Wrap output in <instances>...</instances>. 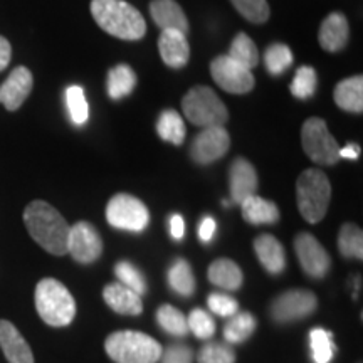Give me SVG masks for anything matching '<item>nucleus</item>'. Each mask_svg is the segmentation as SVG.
<instances>
[{
	"label": "nucleus",
	"mask_w": 363,
	"mask_h": 363,
	"mask_svg": "<svg viewBox=\"0 0 363 363\" xmlns=\"http://www.w3.org/2000/svg\"><path fill=\"white\" fill-rule=\"evenodd\" d=\"M11 57H12L11 44H9V40L6 38H2V35H0V72H2L9 66Z\"/></svg>",
	"instance_id": "44"
},
{
	"label": "nucleus",
	"mask_w": 363,
	"mask_h": 363,
	"mask_svg": "<svg viewBox=\"0 0 363 363\" xmlns=\"http://www.w3.org/2000/svg\"><path fill=\"white\" fill-rule=\"evenodd\" d=\"M108 94L111 99L130 96L136 86V74L128 65H118L108 72Z\"/></svg>",
	"instance_id": "26"
},
{
	"label": "nucleus",
	"mask_w": 363,
	"mask_h": 363,
	"mask_svg": "<svg viewBox=\"0 0 363 363\" xmlns=\"http://www.w3.org/2000/svg\"><path fill=\"white\" fill-rule=\"evenodd\" d=\"M33 72L26 66L16 67L0 86V103L9 111H17L33 91Z\"/></svg>",
	"instance_id": "14"
},
{
	"label": "nucleus",
	"mask_w": 363,
	"mask_h": 363,
	"mask_svg": "<svg viewBox=\"0 0 363 363\" xmlns=\"http://www.w3.org/2000/svg\"><path fill=\"white\" fill-rule=\"evenodd\" d=\"M106 220L115 229L142 233L150 224V212L140 199L130 194H116L106 206Z\"/></svg>",
	"instance_id": "8"
},
{
	"label": "nucleus",
	"mask_w": 363,
	"mask_h": 363,
	"mask_svg": "<svg viewBox=\"0 0 363 363\" xmlns=\"http://www.w3.org/2000/svg\"><path fill=\"white\" fill-rule=\"evenodd\" d=\"M318 84V76L316 71L311 66H301L294 74L289 86V91L294 98L298 99H310L316 91Z\"/></svg>",
	"instance_id": "35"
},
{
	"label": "nucleus",
	"mask_w": 363,
	"mask_h": 363,
	"mask_svg": "<svg viewBox=\"0 0 363 363\" xmlns=\"http://www.w3.org/2000/svg\"><path fill=\"white\" fill-rule=\"evenodd\" d=\"M257 185H259V180H257V172L252 163L242 157L235 158L229 170V187L233 202L240 203L251 195H256Z\"/></svg>",
	"instance_id": "15"
},
{
	"label": "nucleus",
	"mask_w": 363,
	"mask_h": 363,
	"mask_svg": "<svg viewBox=\"0 0 363 363\" xmlns=\"http://www.w3.org/2000/svg\"><path fill=\"white\" fill-rule=\"evenodd\" d=\"M182 111L190 123L201 128L224 126L229 120L225 104L214 89L207 86H195L182 99Z\"/></svg>",
	"instance_id": "6"
},
{
	"label": "nucleus",
	"mask_w": 363,
	"mask_h": 363,
	"mask_svg": "<svg viewBox=\"0 0 363 363\" xmlns=\"http://www.w3.org/2000/svg\"><path fill=\"white\" fill-rule=\"evenodd\" d=\"M150 13H152V19L155 21V24L162 30L174 29L187 35L189 21L175 0H153L150 4Z\"/></svg>",
	"instance_id": "21"
},
{
	"label": "nucleus",
	"mask_w": 363,
	"mask_h": 363,
	"mask_svg": "<svg viewBox=\"0 0 363 363\" xmlns=\"http://www.w3.org/2000/svg\"><path fill=\"white\" fill-rule=\"evenodd\" d=\"M67 252L79 264H93L103 252V239L98 229L89 222H76L69 229Z\"/></svg>",
	"instance_id": "11"
},
{
	"label": "nucleus",
	"mask_w": 363,
	"mask_h": 363,
	"mask_svg": "<svg viewBox=\"0 0 363 363\" xmlns=\"http://www.w3.org/2000/svg\"><path fill=\"white\" fill-rule=\"evenodd\" d=\"M348 21L343 13L333 12L323 21L320 27V45L328 52H338L348 43Z\"/></svg>",
	"instance_id": "20"
},
{
	"label": "nucleus",
	"mask_w": 363,
	"mask_h": 363,
	"mask_svg": "<svg viewBox=\"0 0 363 363\" xmlns=\"http://www.w3.org/2000/svg\"><path fill=\"white\" fill-rule=\"evenodd\" d=\"M0 348L9 363H34L29 343L16 328V325L7 320H0Z\"/></svg>",
	"instance_id": "17"
},
{
	"label": "nucleus",
	"mask_w": 363,
	"mask_h": 363,
	"mask_svg": "<svg viewBox=\"0 0 363 363\" xmlns=\"http://www.w3.org/2000/svg\"><path fill=\"white\" fill-rule=\"evenodd\" d=\"M294 251L303 271L313 279H323L330 272L331 259L326 249L315 235L301 233L294 238Z\"/></svg>",
	"instance_id": "12"
},
{
	"label": "nucleus",
	"mask_w": 363,
	"mask_h": 363,
	"mask_svg": "<svg viewBox=\"0 0 363 363\" xmlns=\"http://www.w3.org/2000/svg\"><path fill=\"white\" fill-rule=\"evenodd\" d=\"M66 104L72 123L81 126L88 121L89 106L84 98V89L81 86H69L66 89Z\"/></svg>",
	"instance_id": "34"
},
{
	"label": "nucleus",
	"mask_w": 363,
	"mask_h": 363,
	"mask_svg": "<svg viewBox=\"0 0 363 363\" xmlns=\"http://www.w3.org/2000/svg\"><path fill=\"white\" fill-rule=\"evenodd\" d=\"M254 251L262 267L269 274H281L286 269V251L279 239L271 234H261L254 240Z\"/></svg>",
	"instance_id": "19"
},
{
	"label": "nucleus",
	"mask_w": 363,
	"mask_h": 363,
	"mask_svg": "<svg viewBox=\"0 0 363 363\" xmlns=\"http://www.w3.org/2000/svg\"><path fill=\"white\" fill-rule=\"evenodd\" d=\"M157 131L162 140L170 142L174 145H182L185 140V123L182 116L175 110H165L158 116L157 121Z\"/></svg>",
	"instance_id": "30"
},
{
	"label": "nucleus",
	"mask_w": 363,
	"mask_h": 363,
	"mask_svg": "<svg viewBox=\"0 0 363 363\" xmlns=\"http://www.w3.org/2000/svg\"><path fill=\"white\" fill-rule=\"evenodd\" d=\"M211 74L216 84L230 94H246L254 88L251 69L235 62L227 54L211 62Z\"/></svg>",
	"instance_id": "10"
},
{
	"label": "nucleus",
	"mask_w": 363,
	"mask_h": 363,
	"mask_svg": "<svg viewBox=\"0 0 363 363\" xmlns=\"http://www.w3.org/2000/svg\"><path fill=\"white\" fill-rule=\"evenodd\" d=\"M187 325L189 330L192 331L195 337L201 340H208L211 337H214L216 333L214 320H212V316L208 315L206 310H202V308H194V310L190 311Z\"/></svg>",
	"instance_id": "38"
},
{
	"label": "nucleus",
	"mask_w": 363,
	"mask_h": 363,
	"mask_svg": "<svg viewBox=\"0 0 363 363\" xmlns=\"http://www.w3.org/2000/svg\"><path fill=\"white\" fill-rule=\"evenodd\" d=\"M115 274L121 284H125L126 288L133 289V291L138 293L140 296H143V294L147 293V279H145L143 272L136 266L131 264V262L128 261L116 262Z\"/></svg>",
	"instance_id": "36"
},
{
	"label": "nucleus",
	"mask_w": 363,
	"mask_h": 363,
	"mask_svg": "<svg viewBox=\"0 0 363 363\" xmlns=\"http://www.w3.org/2000/svg\"><path fill=\"white\" fill-rule=\"evenodd\" d=\"M303 150L318 165H335L340 160V145L330 133L328 126L321 118H308L301 128Z\"/></svg>",
	"instance_id": "7"
},
{
	"label": "nucleus",
	"mask_w": 363,
	"mask_h": 363,
	"mask_svg": "<svg viewBox=\"0 0 363 363\" xmlns=\"http://www.w3.org/2000/svg\"><path fill=\"white\" fill-rule=\"evenodd\" d=\"M158 51H160L162 61L174 69L184 67L190 59V45L185 34L180 30H162L160 38H158Z\"/></svg>",
	"instance_id": "16"
},
{
	"label": "nucleus",
	"mask_w": 363,
	"mask_h": 363,
	"mask_svg": "<svg viewBox=\"0 0 363 363\" xmlns=\"http://www.w3.org/2000/svg\"><path fill=\"white\" fill-rule=\"evenodd\" d=\"M227 56L234 59L235 62H239V65H242L244 67H247V69H254V67L259 65V51H257V45L244 33H239L235 35Z\"/></svg>",
	"instance_id": "28"
},
{
	"label": "nucleus",
	"mask_w": 363,
	"mask_h": 363,
	"mask_svg": "<svg viewBox=\"0 0 363 363\" xmlns=\"http://www.w3.org/2000/svg\"><path fill=\"white\" fill-rule=\"evenodd\" d=\"M108 357L115 363H157L162 357V345L142 331H115L104 342Z\"/></svg>",
	"instance_id": "4"
},
{
	"label": "nucleus",
	"mask_w": 363,
	"mask_h": 363,
	"mask_svg": "<svg viewBox=\"0 0 363 363\" xmlns=\"http://www.w3.org/2000/svg\"><path fill=\"white\" fill-rule=\"evenodd\" d=\"M197 363H235V353L224 343H207L197 353Z\"/></svg>",
	"instance_id": "39"
},
{
	"label": "nucleus",
	"mask_w": 363,
	"mask_h": 363,
	"mask_svg": "<svg viewBox=\"0 0 363 363\" xmlns=\"http://www.w3.org/2000/svg\"><path fill=\"white\" fill-rule=\"evenodd\" d=\"M318 299L315 293L308 289H291L279 294L271 303V318L276 323H291L303 320L316 311Z\"/></svg>",
	"instance_id": "9"
},
{
	"label": "nucleus",
	"mask_w": 363,
	"mask_h": 363,
	"mask_svg": "<svg viewBox=\"0 0 363 363\" xmlns=\"http://www.w3.org/2000/svg\"><path fill=\"white\" fill-rule=\"evenodd\" d=\"M103 298L106 305L115 313H120V315L138 316L143 311L142 296L121 283H111L104 286Z\"/></svg>",
	"instance_id": "18"
},
{
	"label": "nucleus",
	"mask_w": 363,
	"mask_h": 363,
	"mask_svg": "<svg viewBox=\"0 0 363 363\" xmlns=\"http://www.w3.org/2000/svg\"><path fill=\"white\" fill-rule=\"evenodd\" d=\"M244 19L252 22V24H264L269 19V4L267 0H230Z\"/></svg>",
	"instance_id": "37"
},
{
	"label": "nucleus",
	"mask_w": 363,
	"mask_h": 363,
	"mask_svg": "<svg viewBox=\"0 0 363 363\" xmlns=\"http://www.w3.org/2000/svg\"><path fill=\"white\" fill-rule=\"evenodd\" d=\"M229 148L230 136L224 126H211L195 136L190 147V157L199 165H208L220 160L229 152Z\"/></svg>",
	"instance_id": "13"
},
{
	"label": "nucleus",
	"mask_w": 363,
	"mask_h": 363,
	"mask_svg": "<svg viewBox=\"0 0 363 363\" xmlns=\"http://www.w3.org/2000/svg\"><path fill=\"white\" fill-rule=\"evenodd\" d=\"M91 13L104 33L123 40H138L147 34L142 12L125 0H91Z\"/></svg>",
	"instance_id": "2"
},
{
	"label": "nucleus",
	"mask_w": 363,
	"mask_h": 363,
	"mask_svg": "<svg viewBox=\"0 0 363 363\" xmlns=\"http://www.w3.org/2000/svg\"><path fill=\"white\" fill-rule=\"evenodd\" d=\"M338 251L348 259H363V233L355 224H343L338 233Z\"/></svg>",
	"instance_id": "29"
},
{
	"label": "nucleus",
	"mask_w": 363,
	"mask_h": 363,
	"mask_svg": "<svg viewBox=\"0 0 363 363\" xmlns=\"http://www.w3.org/2000/svg\"><path fill=\"white\" fill-rule=\"evenodd\" d=\"M157 323L163 331L174 337H185L189 333L187 318L175 306L162 305L157 310Z\"/></svg>",
	"instance_id": "31"
},
{
	"label": "nucleus",
	"mask_w": 363,
	"mask_h": 363,
	"mask_svg": "<svg viewBox=\"0 0 363 363\" xmlns=\"http://www.w3.org/2000/svg\"><path fill=\"white\" fill-rule=\"evenodd\" d=\"M170 235L175 240L184 239L185 235V220L180 214H174L170 217Z\"/></svg>",
	"instance_id": "43"
},
{
	"label": "nucleus",
	"mask_w": 363,
	"mask_h": 363,
	"mask_svg": "<svg viewBox=\"0 0 363 363\" xmlns=\"http://www.w3.org/2000/svg\"><path fill=\"white\" fill-rule=\"evenodd\" d=\"M244 220L252 225H269L279 220V208L274 202L267 199L251 195L246 201L240 202Z\"/></svg>",
	"instance_id": "22"
},
{
	"label": "nucleus",
	"mask_w": 363,
	"mask_h": 363,
	"mask_svg": "<svg viewBox=\"0 0 363 363\" xmlns=\"http://www.w3.org/2000/svg\"><path fill=\"white\" fill-rule=\"evenodd\" d=\"M207 305H208V310L212 313H216V315L224 316V318L234 316L239 310V303L235 301L234 298L227 296V294H222V293L208 294Z\"/></svg>",
	"instance_id": "40"
},
{
	"label": "nucleus",
	"mask_w": 363,
	"mask_h": 363,
	"mask_svg": "<svg viewBox=\"0 0 363 363\" xmlns=\"http://www.w3.org/2000/svg\"><path fill=\"white\" fill-rule=\"evenodd\" d=\"M266 69L272 76L283 74L293 65V52L286 44H271L264 52Z\"/></svg>",
	"instance_id": "33"
},
{
	"label": "nucleus",
	"mask_w": 363,
	"mask_h": 363,
	"mask_svg": "<svg viewBox=\"0 0 363 363\" xmlns=\"http://www.w3.org/2000/svg\"><path fill=\"white\" fill-rule=\"evenodd\" d=\"M24 224L27 233L44 251L52 256L67 254V239L71 225L65 217L44 201H33L24 211Z\"/></svg>",
	"instance_id": "1"
},
{
	"label": "nucleus",
	"mask_w": 363,
	"mask_h": 363,
	"mask_svg": "<svg viewBox=\"0 0 363 363\" xmlns=\"http://www.w3.org/2000/svg\"><path fill=\"white\" fill-rule=\"evenodd\" d=\"M162 363H194V352L187 345H170L162 352Z\"/></svg>",
	"instance_id": "41"
},
{
	"label": "nucleus",
	"mask_w": 363,
	"mask_h": 363,
	"mask_svg": "<svg viewBox=\"0 0 363 363\" xmlns=\"http://www.w3.org/2000/svg\"><path fill=\"white\" fill-rule=\"evenodd\" d=\"M335 103L338 108L348 113L363 111V78L352 76V78L340 81L333 93Z\"/></svg>",
	"instance_id": "24"
},
{
	"label": "nucleus",
	"mask_w": 363,
	"mask_h": 363,
	"mask_svg": "<svg viewBox=\"0 0 363 363\" xmlns=\"http://www.w3.org/2000/svg\"><path fill=\"white\" fill-rule=\"evenodd\" d=\"M338 155L340 158H347V160H357V158L360 157V147L355 143H348L347 147H340Z\"/></svg>",
	"instance_id": "45"
},
{
	"label": "nucleus",
	"mask_w": 363,
	"mask_h": 363,
	"mask_svg": "<svg viewBox=\"0 0 363 363\" xmlns=\"http://www.w3.org/2000/svg\"><path fill=\"white\" fill-rule=\"evenodd\" d=\"M167 281H169L172 291L180 294V296H192L195 291V278L192 267H190L187 261L182 259V257H177L170 264L169 272H167Z\"/></svg>",
	"instance_id": "25"
},
{
	"label": "nucleus",
	"mask_w": 363,
	"mask_h": 363,
	"mask_svg": "<svg viewBox=\"0 0 363 363\" xmlns=\"http://www.w3.org/2000/svg\"><path fill=\"white\" fill-rule=\"evenodd\" d=\"M331 201V184L325 172L308 169L298 177L296 202L303 219L318 224L325 219Z\"/></svg>",
	"instance_id": "5"
},
{
	"label": "nucleus",
	"mask_w": 363,
	"mask_h": 363,
	"mask_svg": "<svg viewBox=\"0 0 363 363\" xmlns=\"http://www.w3.org/2000/svg\"><path fill=\"white\" fill-rule=\"evenodd\" d=\"M257 321L251 313L247 311H238L234 316H230V320L227 321L224 326V338L227 343H242L251 337L256 330Z\"/></svg>",
	"instance_id": "27"
},
{
	"label": "nucleus",
	"mask_w": 363,
	"mask_h": 363,
	"mask_svg": "<svg viewBox=\"0 0 363 363\" xmlns=\"http://www.w3.org/2000/svg\"><path fill=\"white\" fill-rule=\"evenodd\" d=\"M310 348L315 363H330L333 360L335 350H337L333 343V335L323 328L311 330Z\"/></svg>",
	"instance_id": "32"
},
{
	"label": "nucleus",
	"mask_w": 363,
	"mask_h": 363,
	"mask_svg": "<svg viewBox=\"0 0 363 363\" xmlns=\"http://www.w3.org/2000/svg\"><path fill=\"white\" fill-rule=\"evenodd\" d=\"M217 229V224L214 220V217L206 216L199 224V238H201L202 242H211L212 238H214Z\"/></svg>",
	"instance_id": "42"
},
{
	"label": "nucleus",
	"mask_w": 363,
	"mask_h": 363,
	"mask_svg": "<svg viewBox=\"0 0 363 363\" xmlns=\"http://www.w3.org/2000/svg\"><path fill=\"white\" fill-rule=\"evenodd\" d=\"M207 278L212 284L219 286L222 289H227V291H238V289L242 286L244 274L240 271V267L235 264L233 259H216L208 266Z\"/></svg>",
	"instance_id": "23"
},
{
	"label": "nucleus",
	"mask_w": 363,
	"mask_h": 363,
	"mask_svg": "<svg viewBox=\"0 0 363 363\" xmlns=\"http://www.w3.org/2000/svg\"><path fill=\"white\" fill-rule=\"evenodd\" d=\"M35 310H38L40 320L45 325L67 326L72 323L76 316V301L61 281L54 278L40 279L35 286Z\"/></svg>",
	"instance_id": "3"
}]
</instances>
